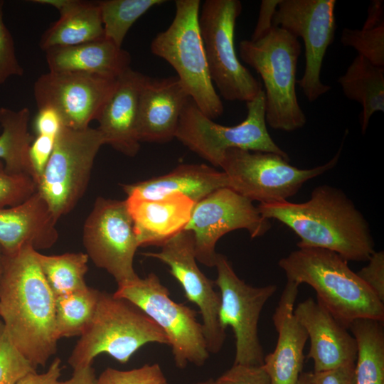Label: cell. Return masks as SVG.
Here are the masks:
<instances>
[{
    "label": "cell",
    "instance_id": "5",
    "mask_svg": "<svg viewBox=\"0 0 384 384\" xmlns=\"http://www.w3.org/2000/svg\"><path fill=\"white\" fill-rule=\"evenodd\" d=\"M149 343L169 346L164 331L142 310L124 299L100 292L92 321L73 348L68 363L76 370L92 366L97 356L107 353L125 364Z\"/></svg>",
    "mask_w": 384,
    "mask_h": 384
},
{
    "label": "cell",
    "instance_id": "22",
    "mask_svg": "<svg viewBox=\"0 0 384 384\" xmlns=\"http://www.w3.org/2000/svg\"><path fill=\"white\" fill-rule=\"evenodd\" d=\"M144 75L131 68L126 70L118 78L115 90L97 119V129L105 144L130 157L135 156L140 149L137 116Z\"/></svg>",
    "mask_w": 384,
    "mask_h": 384
},
{
    "label": "cell",
    "instance_id": "25",
    "mask_svg": "<svg viewBox=\"0 0 384 384\" xmlns=\"http://www.w3.org/2000/svg\"><path fill=\"white\" fill-rule=\"evenodd\" d=\"M45 52L51 72L82 73L118 79L130 68V54L105 38Z\"/></svg>",
    "mask_w": 384,
    "mask_h": 384
},
{
    "label": "cell",
    "instance_id": "12",
    "mask_svg": "<svg viewBox=\"0 0 384 384\" xmlns=\"http://www.w3.org/2000/svg\"><path fill=\"white\" fill-rule=\"evenodd\" d=\"M214 282L219 288V321L225 331L232 328L235 338L234 364L262 366L264 352L258 337V321L266 302L275 293L277 286L255 287L235 274L227 257L218 253Z\"/></svg>",
    "mask_w": 384,
    "mask_h": 384
},
{
    "label": "cell",
    "instance_id": "8",
    "mask_svg": "<svg viewBox=\"0 0 384 384\" xmlns=\"http://www.w3.org/2000/svg\"><path fill=\"white\" fill-rule=\"evenodd\" d=\"M113 294L137 306L160 327L169 340L177 368L184 369L188 363L204 365L210 353L196 311L174 302L156 274L151 272L117 285Z\"/></svg>",
    "mask_w": 384,
    "mask_h": 384
},
{
    "label": "cell",
    "instance_id": "30",
    "mask_svg": "<svg viewBox=\"0 0 384 384\" xmlns=\"http://www.w3.org/2000/svg\"><path fill=\"white\" fill-rule=\"evenodd\" d=\"M41 271L55 297L82 290L89 257L83 252H66L46 255L37 251Z\"/></svg>",
    "mask_w": 384,
    "mask_h": 384
},
{
    "label": "cell",
    "instance_id": "36",
    "mask_svg": "<svg viewBox=\"0 0 384 384\" xmlns=\"http://www.w3.org/2000/svg\"><path fill=\"white\" fill-rule=\"evenodd\" d=\"M97 382L98 384H168L158 363L144 364L128 370L107 368L97 378Z\"/></svg>",
    "mask_w": 384,
    "mask_h": 384
},
{
    "label": "cell",
    "instance_id": "1",
    "mask_svg": "<svg viewBox=\"0 0 384 384\" xmlns=\"http://www.w3.org/2000/svg\"><path fill=\"white\" fill-rule=\"evenodd\" d=\"M31 245L2 253L0 316L12 343L36 369L57 349L55 297Z\"/></svg>",
    "mask_w": 384,
    "mask_h": 384
},
{
    "label": "cell",
    "instance_id": "47",
    "mask_svg": "<svg viewBox=\"0 0 384 384\" xmlns=\"http://www.w3.org/2000/svg\"><path fill=\"white\" fill-rule=\"evenodd\" d=\"M296 384H315L314 373H302Z\"/></svg>",
    "mask_w": 384,
    "mask_h": 384
},
{
    "label": "cell",
    "instance_id": "42",
    "mask_svg": "<svg viewBox=\"0 0 384 384\" xmlns=\"http://www.w3.org/2000/svg\"><path fill=\"white\" fill-rule=\"evenodd\" d=\"M63 127L58 113L51 108L38 110L34 120V129L36 134L56 137Z\"/></svg>",
    "mask_w": 384,
    "mask_h": 384
},
{
    "label": "cell",
    "instance_id": "34",
    "mask_svg": "<svg viewBox=\"0 0 384 384\" xmlns=\"http://www.w3.org/2000/svg\"><path fill=\"white\" fill-rule=\"evenodd\" d=\"M35 370L12 343L0 321V384H15L22 376Z\"/></svg>",
    "mask_w": 384,
    "mask_h": 384
},
{
    "label": "cell",
    "instance_id": "44",
    "mask_svg": "<svg viewBox=\"0 0 384 384\" xmlns=\"http://www.w3.org/2000/svg\"><path fill=\"white\" fill-rule=\"evenodd\" d=\"M61 371V360L55 358L46 372L43 373H38L36 370L29 372L15 384H58Z\"/></svg>",
    "mask_w": 384,
    "mask_h": 384
},
{
    "label": "cell",
    "instance_id": "33",
    "mask_svg": "<svg viewBox=\"0 0 384 384\" xmlns=\"http://www.w3.org/2000/svg\"><path fill=\"white\" fill-rule=\"evenodd\" d=\"M164 0H104L97 1L105 38L122 47L124 38L136 21Z\"/></svg>",
    "mask_w": 384,
    "mask_h": 384
},
{
    "label": "cell",
    "instance_id": "13",
    "mask_svg": "<svg viewBox=\"0 0 384 384\" xmlns=\"http://www.w3.org/2000/svg\"><path fill=\"white\" fill-rule=\"evenodd\" d=\"M82 243L88 257L117 285L139 277L133 265L139 245L125 201L98 197L85 221Z\"/></svg>",
    "mask_w": 384,
    "mask_h": 384
},
{
    "label": "cell",
    "instance_id": "9",
    "mask_svg": "<svg viewBox=\"0 0 384 384\" xmlns=\"http://www.w3.org/2000/svg\"><path fill=\"white\" fill-rule=\"evenodd\" d=\"M343 140L334 156L324 164L299 169L273 153L230 149L220 166L226 174L228 188L260 203L288 201L309 180L333 169L341 156Z\"/></svg>",
    "mask_w": 384,
    "mask_h": 384
},
{
    "label": "cell",
    "instance_id": "32",
    "mask_svg": "<svg viewBox=\"0 0 384 384\" xmlns=\"http://www.w3.org/2000/svg\"><path fill=\"white\" fill-rule=\"evenodd\" d=\"M340 40L373 64L384 67V1H371L363 28H344Z\"/></svg>",
    "mask_w": 384,
    "mask_h": 384
},
{
    "label": "cell",
    "instance_id": "18",
    "mask_svg": "<svg viewBox=\"0 0 384 384\" xmlns=\"http://www.w3.org/2000/svg\"><path fill=\"white\" fill-rule=\"evenodd\" d=\"M190 98L177 76L144 75L138 105L139 142L166 143L176 138L181 114Z\"/></svg>",
    "mask_w": 384,
    "mask_h": 384
},
{
    "label": "cell",
    "instance_id": "41",
    "mask_svg": "<svg viewBox=\"0 0 384 384\" xmlns=\"http://www.w3.org/2000/svg\"><path fill=\"white\" fill-rule=\"evenodd\" d=\"M313 373L315 384H356L355 363Z\"/></svg>",
    "mask_w": 384,
    "mask_h": 384
},
{
    "label": "cell",
    "instance_id": "28",
    "mask_svg": "<svg viewBox=\"0 0 384 384\" xmlns=\"http://www.w3.org/2000/svg\"><path fill=\"white\" fill-rule=\"evenodd\" d=\"M357 343L356 384H384L383 322L358 319L348 328Z\"/></svg>",
    "mask_w": 384,
    "mask_h": 384
},
{
    "label": "cell",
    "instance_id": "7",
    "mask_svg": "<svg viewBox=\"0 0 384 384\" xmlns=\"http://www.w3.org/2000/svg\"><path fill=\"white\" fill-rule=\"evenodd\" d=\"M246 105V118L228 127L206 116L190 98L181 114L176 139L216 167L220 166L225 151L230 149L273 153L289 161L288 154L267 131L264 90Z\"/></svg>",
    "mask_w": 384,
    "mask_h": 384
},
{
    "label": "cell",
    "instance_id": "21",
    "mask_svg": "<svg viewBox=\"0 0 384 384\" xmlns=\"http://www.w3.org/2000/svg\"><path fill=\"white\" fill-rule=\"evenodd\" d=\"M125 203L139 247H162L184 230L195 205L180 193L158 199L127 196Z\"/></svg>",
    "mask_w": 384,
    "mask_h": 384
},
{
    "label": "cell",
    "instance_id": "48",
    "mask_svg": "<svg viewBox=\"0 0 384 384\" xmlns=\"http://www.w3.org/2000/svg\"><path fill=\"white\" fill-rule=\"evenodd\" d=\"M195 384H214V380L210 378V379H208V380H205V381H201V382L196 383Z\"/></svg>",
    "mask_w": 384,
    "mask_h": 384
},
{
    "label": "cell",
    "instance_id": "16",
    "mask_svg": "<svg viewBox=\"0 0 384 384\" xmlns=\"http://www.w3.org/2000/svg\"><path fill=\"white\" fill-rule=\"evenodd\" d=\"M118 79L75 72H51L38 78L33 94L38 110L51 108L63 126L82 129L97 119Z\"/></svg>",
    "mask_w": 384,
    "mask_h": 384
},
{
    "label": "cell",
    "instance_id": "11",
    "mask_svg": "<svg viewBox=\"0 0 384 384\" xmlns=\"http://www.w3.org/2000/svg\"><path fill=\"white\" fill-rule=\"evenodd\" d=\"M104 139L97 128L63 126L38 183L37 191L57 220L70 213L83 196L95 157Z\"/></svg>",
    "mask_w": 384,
    "mask_h": 384
},
{
    "label": "cell",
    "instance_id": "45",
    "mask_svg": "<svg viewBox=\"0 0 384 384\" xmlns=\"http://www.w3.org/2000/svg\"><path fill=\"white\" fill-rule=\"evenodd\" d=\"M58 384H98L95 369L92 366L73 370L70 378L65 381H59Z\"/></svg>",
    "mask_w": 384,
    "mask_h": 384
},
{
    "label": "cell",
    "instance_id": "23",
    "mask_svg": "<svg viewBox=\"0 0 384 384\" xmlns=\"http://www.w3.org/2000/svg\"><path fill=\"white\" fill-rule=\"evenodd\" d=\"M56 218L36 191L24 202L0 209V247L11 254L25 245L46 249L58 238Z\"/></svg>",
    "mask_w": 384,
    "mask_h": 384
},
{
    "label": "cell",
    "instance_id": "37",
    "mask_svg": "<svg viewBox=\"0 0 384 384\" xmlns=\"http://www.w3.org/2000/svg\"><path fill=\"white\" fill-rule=\"evenodd\" d=\"M4 1H0V85L11 76L23 74L16 58L13 37L4 21Z\"/></svg>",
    "mask_w": 384,
    "mask_h": 384
},
{
    "label": "cell",
    "instance_id": "24",
    "mask_svg": "<svg viewBox=\"0 0 384 384\" xmlns=\"http://www.w3.org/2000/svg\"><path fill=\"white\" fill-rule=\"evenodd\" d=\"M122 187L127 196L158 199L180 193L196 204L214 191L228 188V181L223 171L206 164H184L166 174Z\"/></svg>",
    "mask_w": 384,
    "mask_h": 384
},
{
    "label": "cell",
    "instance_id": "6",
    "mask_svg": "<svg viewBox=\"0 0 384 384\" xmlns=\"http://www.w3.org/2000/svg\"><path fill=\"white\" fill-rule=\"evenodd\" d=\"M199 0H176L175 16L151 43V53L170 64L198 109L215 119L224 111L210 79L199 28Z\"/></svg>",
    "mask_w": 384,
    "mask_h": 384
},
{
    "label": "cell",
    "instance_id": "15",
    "mask_svg": "<svg viewBox=\"0 0 384 384\" xmlns=\"http://www.w3.org/2000/svg\"><path fill=\"white\" fill-rule=\"evenodd\" d=\"M271 228L252 201L229 188L217 189L194 205L185 230L193 233L196 260L215 267V245L225 234L245 229L252 238L261 237Z\"/></svg>",
    "mask_w": 384,
    "mask_h": 384
},
{
    "label": "cell",
    "instance_id": "43",
    "mask_svg": "<svg viewBox=\"0 0 384 384\" xmlns=\"http://www.w3.org/2000/svg\"><path fill=\"white\" fill-rule=\"evenodd\" d=\"M281 0H262L260 4L258 20L250 41L262 38L272 28L274 13Z\"/></svg>",
    "mask_w": 384,
    "mask_h": 384
},
{
    "label": "cell",
    "instance_id": "19",
    "mask_svg": "<svg viewBox=\"0 0 384 384\" xmlns=\"http://www.w3.org/2000/svg\"><path fill=\"white\" fill-rule=\"evenodd\" d=\"M294 313L310 341L307 357L314 363V372L356 363V338L319 302L308 298L294 307Z\"/></svg>",
    "mask_w": 384,
    "mask_h": 384
},
{
    "label": "cell",
    "instance_id": "27",
    "mask_svg": "<svg viewBox=\"0 0 384 384\" xmlns=\"http://www.w3.org/2000/svg\"><path fill=\"white\" fill-rule=\"evenodd\" d=\"M338 82L346 97L361 105V132L365 134L371 116L384 112V67L358 55Z\"/></svg>",
    "mask_w": 384,
    "mask_h": 384
},
{
    "label": "cell",
    "instance_id": "38",
    "mask_svg": "<svg viewBox=\"0 0 384 384\" xmlns=\"http://www.w3.org/2000/svg\"><path fill=\"white\" fill-rule=\"evenodd\" d=\"M214 384H272L263 366L234 364Z\"/></svg>",
    "mask_w": 384,
    "mask_h": 384
},
{
    "label": "cell",
    "instance_id": "3",
    "mask_svg": "<svg viewBox=\"0 0 384 384\" xmlns=\"http://www.w3.org/2000/svg\"><path fill=\"white\" fill-rule=\"evenodd\" d=\"M287 281L306 284L317 302L347 329L358 319L384 321V302L351 270L336 252L319 247H298L281 258Z\"/></svg>",
    "mask_w": 384,
    "mask_h": 384
},
{
    "label": "cell",
    "instance_id": "46",
    "mask_svg": "<svg viewBox=\"0 0 384 384\" xmlns=\"http://www.w3.org/2000/svg\"><path fill=\"white\" fill-rule=\"evenodd\" d=\"M33 2L39 4L50 6L56 9L60 16L72 10L79 3V0H33Z\"/></svg>",
    "mask_w": 384,
    "mask_h": 384
},
{
    "label": "cell",
    "instance_id": "14",
    "mask_svg": "<svg viewBox=\"0 0 384 384\" xmlns=\"http://www.w3.org/2000/svg\"><path fill=\"white\" fill-rule=\"evenodd\" d=\"M336 4L335 0H281L273 17L274 26L304 41L305 69L297 84L309 102L331 89L321 82L320 73L326 52L335 36Z\"/></svg>",
    "mask_w": 384,
    "mask_h": 384
},
{
    "label": "cell",
    "instance_id": "29",
    "mask_svg": "<svg viewBox=\"0 0 384 384\" xmlns=\"http://www.w3.org/2000/svg\"><path fill=\"white\" fill-rule=\"evenodd\" d=\"M29 119L27 107L18 110L0 107V159L7 171L25 173L32 177L28 149L33 139L28 131Z\"/></svg>",
    "mask_w": 384,
    "mask_h": 384
},
{
    "label": "cell",
    "instance_id": "10",
    "mask_svg": "<svg viewBox=\"0 0 384 384\" xmlns=\"http://www.w3.org/2000/svg\"><path fill=\"white\" fill-rule=\"evenodd\" d=\"M241 11L239 0H206L199 13V28L214 87L226 100L247 102L262 88L235 52V28Z\"/></svg>",
    "mask_w": 384,
    "mask_h": 384
},
{
    "label": "cell",
    "instance_id": "49",
    "mask_svg": "<svg viewBox=\"0 0 384 384\" xmlns=\"http://www.w3.org/2000/svg\"><path fill=\"white\" fill-rule=\"evenodd\" d=\"M1 272H2V251L0 247V279H1Z\"/></svg>",
    "mask_w": 384,
    "mask_h": 384
},
{
    "label": "cell",
    "instance_id": "20",
    "mask_svg": "<svg viewBox=\"0 0 384 384\" xmlns=\"http://www.w3.org/2000/svg\"><path fill=\"white\" fill-rule=\"evenodd\" d=\"M299 286L287 282L272 316L277 341L262 365L272 384H296L302 373L308 335L294 313Z\"/></svg>",
    "mask_w": 384,
    "mask_h": 384
},
{
    "label": "cell",
    "instance_id": "35",
    "mask_svg": "<svg viewBox=\"0 0 384 384\" xmlns=\"http://www.w3.org/2000/svg\"><path fill=\"white\" fill-rule=\"evenodd\" d=\"M37 191L33 178L25 173H11L0 160V209L18 205Z\"/></svg>",
    "mask_w": 384,
    "mask_h": 384
},
{
    "label": "cell",
    "instance_id": "17",
    "mask_svg": "<svg viewBox=\"0 0 384 384\" xmlns=\"http://www.w3.org/2000/svg\"><path fill=\"white\" fill-rule=\"evenodd\" d=\"M161 247L159 252L142 255L157 259L169 267V272L181 285L186 299L199 308L208 352L218 353L226 337L219 321L220 297L214 289V282L197 265L193 233L184 230Z\"/></svg>",
    "mask_w": 384,
    "mask_h": 384
},
{
    "label": "cell",
    "instance_id": "40",
    "mask_svg": "<svg viewBox=\"0 0 384 384\" xmlns=\"http://www.w3.org/2000/svg\"><path fill=\"white\" fill-rule=\"evenodd\" d=\"M367 265L356 272L360 279L384 302V252L375 251Z\"/></svg>",
    "mask_w": 384,
    "mask_h": 384
},
{
    "label": "cell",
    "instance_id": "4",
    "mask_svg": "<svg viewBox=\"0 0 384 384\" xmlns=\"http://www.w3.org/2000/svg\"><path fill=\"white\" fill-rule=\"evenodd\" d=\"M301 45L286 30L272 26L262 38L239 44L241 59L261 76L265 91V120L274 129L293 132L306 117L296 92V74Z\"/></svg>",
    "mask_w": 384,
    "mask_h": 384
},
{
    "label": "cell",
    "instance_id": "39",
    "mask_svg": "<svg viewBox=\"0 0 384 384\" xmlns=\"http://www.w3.org/2000/svg\"><path fill=\"white\" fill-rule=\"evenodd\" d=\"M57 136L38 134L33 139L29 146L28 159L32 171V177L36 184L52 154Z\"/></svg>",
    "mask_w": 384,
    "mask_h": 384
},
{
    "label": "cell",
    "instance_id": "26",
    "mask_svg": "<svg viewBox=\"0 0 384 384\" xmlns=\"http://www.w3.org/2000/svg\"><path fill=\"white\" fill-rule=\"evenodd\" d=\"M105 38L97 1H80L69 12L60 15L42 35L43 50L73 46Z\"/></svg>",
    "mask_w": 384,
    "mask_h": 384
},
{
    "label": "cell",
    "instance_id": "31",
    "mask_svg": "<svg viewBox=\"0 0 384 384\" xmlns=\"http://www.w3.org/2000/svg\"><path fill=\"white\" fill-rule=\"evenodd\" d=\"M100 292L87 287L55 297V331L58 339L82 334L94 316Z\"/></svg>",
    "mask_w": 384,
    "mask_h": 384
},
{
    "label": "cell",
    "instance_id": "2",
    "mask_svg": "<svg viewBox=\"0 0 384 384\" xmlns=\"http://www.w3.org/2000/svg\"><path fill=\"white\" fill-rule=\"evenodd\" d=\"M260 213L290 228L300 239L298 247H319L348 261H368L375 250L369 224L341 189L323 184L303 203H260Z\"/></svg>",
    "mask_w": 384,
    "mask_h": 384
}]
</instances>
